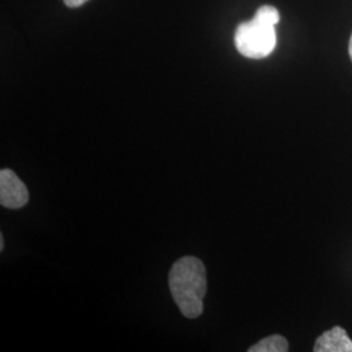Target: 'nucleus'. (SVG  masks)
<instances>
[{"mask_svg": "<svg viewBox=\"0 0 352 352\" xmlns=\"http://www.w3.org/2000/svg\"><path fill=\"white\" fill-rule=\"evenodd\" d=\"M250 352H286L289 351V342L279 336L274 334L270 337H266L264 340H260L254 346H252L248 350Z\"/></svg>", "mask_w": 352, "mask_h": 352, "instance_id": "5", "label": "nucleus"}, {"mask_svg": "<svg viewBox=\"0 0 352 352\" xmlns=\"http://www.w3.org/2000/svg\"><path fill=\"white\" fill-rule=\"evenodd\" d=\"M315 352H352V340L340 327L327 330L316 340Z\"/></svg>", "mask_w": 352, "mask_h": 352, "instance_id": "4", "label": "nucleus"}, {"mask_svg": "<svg viewBox=\"0 0 352 352\" xmlns=\"http://www.w3.org/2000/svg\"><path fill=\"white\" fill-rule=\"evenodd\" d=\"M257 19L263 20L267 24H272V25H277L279 23V12H278L276 7H272V6H263L257 10V12L254 14Z\"/></svg>", "mask_w": 352, "mask_h": 352, "instance_id": "6", "label": "nucleus"}, {"mask_svg": "<svg viewBox=\"0 0 352 352\" xmlns=\"http://www.w3.org/2000/svg\"><path fill=\"white\" fill-rule=\"evenodd\" d=\"M349 54H350V58L352 60V34L351 38H350V45H349Z\"/></svg>", "mask_w": 352, "mask_h": 352, "instance_id": "9", "label": "nucleus"}, {"mask_svg": "<svg viewBox=\"0 0 352 352\" xmlns=\"http://www.w3.org/2000/svg\"><path fill=\"white\" fill-rule=\"evenodd\" d=\"M277 45L276 26L267 24L256 16L241 23L235 32V46L240 54L250 59H264Z\"/></svg>", "mask_w": 352, "mask_h": 352, "instance_id": "2", "label": "nucleus"}, {"mask_svg": "<svg viewBox=\"0 0 352 352\" xmlns=\"http://www.w3.org/2000/svg\"><path fill=\"white\" fill-rule=\"evenodd\" d=\"M64 4L69 8H77V7H81L82 4H85L89 0H63Z\"/></svg>", "mask_w": 352, "mask_h": 352, "instance_id": "7", "label": "nucleus"}, {"mask_svg": "<svg viewBox=\"0 0 352 352\" xmlns=\"http://www.w3.org/2000/svg\"><path fill=\"white\" fill-rule=\"evenodd\" d=\"M4 250V238H3V235H0V251H3Z\"/></svg>", "mask_w": 352, "mask_h": 352, "instance_id": "8", "label": "nucleus"}, {"mask_svg": "<svg viewBox=\"0 0 352 352\" xmlns=\"http://www.w3.org/2000/svg\"><path fill=\"white\" fill-rule=\"evenodd\" d=\"M29 201V190L10 168L0 171V204L7 209H20Z\"/></svg>", "mask_w": 352, "mask_h": 352, "instance_id": "3", "label": "nucleus"}, {"mask_svg": "<svg viewBox=\"0 0 352 352\" xmlns=\"http://www.w3.org/2000/svg\"><path fill=\"white\" fill-rule=\"evenodd\" d=\"M170 292L182 315L197 318L204 312L206 269L200 258L184 256L173 265L168 274Z\"/></svg>", "mask_w": 352, "mask_h": 352, "instance_id": "1", "label": "nucleus"}]
</instances>
